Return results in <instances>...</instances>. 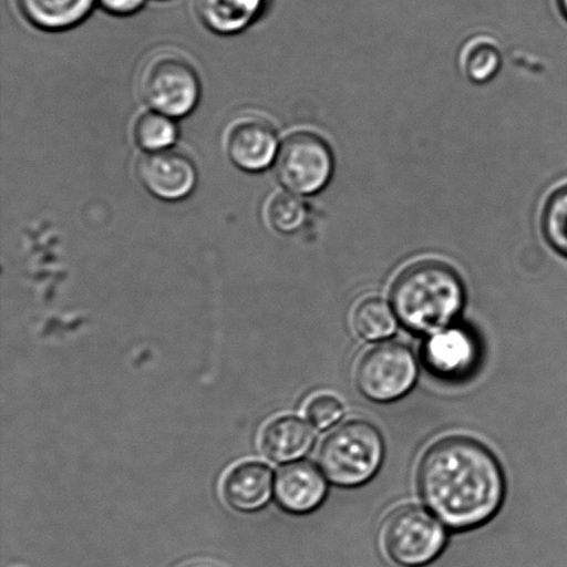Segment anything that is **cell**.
<instances>
[{"instance_id":"8992f818","label":"cell","mask_w":567,"mask_h":567,"mask_svg":"<svg viewBox=\"0 0 567 567\" xmlns=\"http://www.w3.org/2000/svg\"><path fill=\"white\" fill-rule=\"evenodd\" d=\"M385 549L394 563L422 566L435 559L446 543V532L430 513L408 507L389 516L383 529Z\"/></svg>"},{"instance_id":"5bb4252c","label":"cell","mask_w":567,"mask_h":567,"mask_svg":"<svg viewBox=\"0 0 567 567\" xmlns=\"http://www.w3.org/2000/svg\"><path fill=\"white\" fill-rule=\"evenodd\" d=\"M97 0H16L24 19L39 30L58 32L80 25Z\"/></svg>"},{"instance_id":"ac0fdd59","label":"cell","mask_w":567,"mask_h":567,"mask_svg":"<svg viewBox=\"0 0 567 567\" xmlns=\"http://www.w3.org/2000/svg\"><path fill=\"white\" fill-rule=\"evenodd\" d=\"M302 196L292 192H279L269 198L265 207V219L271 230L288 236L298 233L308 220V205Z\"/></svg>"},{"instance_id":"4fadbf2b","label":"cell","mask_w":567,"mask_h":567,"mask_svg":"<svg viewBox=\"0 0 567 567\" xmlns=\"http://www.w3.org/2000/svg\"><path fill=\"white\" fill-rule=\"evenodd\" d=\"M315 443V432L308 422L293 415L271 420L260 433V450L274 463L302 458Z\"/></svg>"},{"instance_id":"277c9868","label":"cell","mask_w":567,"mask_h":567,"mask_svg":"<svg viewBox=\"0 0 567 567\" xmlns=\"http://www.w3.org/2000/svg\"><path fill=\"white\" fill-rule=\"evenodd\" d=\"M141 92L150 109L183 118L202 99V80L194 65L177 53H159L147 61L141 76Z\"/></svg>"},{"instance_id":"44dd1931","label":"cell","mask_w":567,"mask_h":567,"mask_svg":"<svg viewBox=\"0 0 567 567\" xmlns=\"http://www.w3.org/2000/svg\"><path fill=\"white\" fill-rule=\"evenodd\" d=\"M306 415H308L310 424L316 426L317 430H328L342 419L343 405L341 400L332 396V394H317L306 405Z\"/></svg>"},{"instance_id":"d6986e66","label":"cell","mask_w":567,"mask_h":567,"mask_svg":"<svg viewBox=\"0 0 567 567\" xmlns=\"http://www.w3.org/2000/svg\"><path fill=\"white\" fill-rule=\"evenodd\" d=\"M502 53L496 44L486 39H475L465 48L463 54V66L465 75L475 83L492 81L502 69Z\"/></svg>"},{"instance_id":"30bf717a","label":"cell","mask_w":567,"mask_h":567,"mask_svg":"<svg viewBox=\"0 0 567 567\" xmlns=\"http://www.w3.org/2000/svg\"><path fill=\"white\" fill-rule=\"evenodd\" d=\"M424 361L436 377L461 380L475 371L480 361V344L474 333L464 328L447 327L427 339Z\"/></svg>"},{"instance_id":"2e32d148","label":"cell","mask_w":567,"mask_h":567,"mask_svg":"<svg viewBox=\"0 0 567 567\" xmlns=\"http://www.w3.org/2000/svg\"><path fill=\"white\" fill-rule=\"evenodd\" d=\"M355 332L367 341H381L396 332V313L385 300L369 298L361 300L353 311Z\"/></svg>"},{"instance_id":"3957f363","label":"cell","mask_w":567,"mask_h":567,"mask_svg":"<svg viewBox=\"0 0 567 567\" xmlns=\"http://www.w3.org/2000/svg\"><path fill=\"white\" fill-rule=\"evenodd\" d=\"M319 460L321 470L336 485H363L377 474L382 464L381 433L370 422L349 421L326 437Z\"/></svg>"},{"instance_id":"6da1fadb","label":"cell","mask_w":567,"mask_h":567,"mask_svg":"<svg viewBox=\"0 0 567 567\" xmlns=\"http://www.w3.org/2000/svg\"><path fill=\"white\" fill-rule=\"evenodd\" d=\"M419 486L427 508L457 530L492 519L505 494L498 461L491 450L468 437H447L427 450Z\"/></svg>"},{"instance_id":"7402d4cb","label":"cell","mask_w":567,"mask_h":567,"mask_svg":"<svg viewBox=\"0 0 567 567\" xmlns=\"http://www.w3.org/2000/svg\"><path fill=\"white\" fill-rule=\"evenodd\" d=\"M147 0H97L100 8L114 16H132L144 8Z\"/></svg>"},{"instance_id":"9c48e42d","label":"cell","mask_w":567,"mask_h":567,"mask_svg":"<svg viewBox=\"0 0 567 567\" xmlns=\"http://www.w3.org/2000/svg\"><path fill=\"white\" fill-rule=\"evenodd\" d=\"M138 181L153 197L166 203L183 202L198 183V171L187 154L169 148L146 153L137 163Z\"/></svg>"},{"instance_id":"7c38bea8","label":"cell","mask_w":567,"mask_h":567,"mask_svg":"<svg viewBox=\"0 0 567 567\" xmlns=\"http://www.w3.org/2000/svg\"><path fill=\"white\" fill-rule=\"evenodd\" d=\"M274 492V472L259 461H246L227 472L221 494L238 513H255L269 503Z\"/></svg>"},{"instance_id":"ffe728a7","label":"cell","mask_w":567,"mask_h":567,"mask_svg":"<svg viewBox=\"0 0 567 567\" xmlns=\"http://www.w3.org/2000/svg\"><path fill=\"white\" fill-rule=\"evenodd\" d=\"M543 233L555 251L567 258V185L548 198L543 210Z\"/></svg>"},{"instance_id":"52a82bcc","label":"cell","mask_w":567,"mask_h":567,"mask_svg":"<svg viewBox=\"0 0 567 567\" xmlns=\"http://www.w3.org/2000/svg\"><path fill=\"white\" fill-rule=\"evenodd\" d=\"M419 375L413 353L400 343L378 344L360 360L355 382L374 402H393L411 391Z\"/></svg>"},{"instance_id":"5b68a950","label":"cell","mask_w":567,"mask_h":567,"mask_svg":"<svg viewBox=\"0 0 567 567\" xmlns=\"http://www.w3.org/2000/svg\"><path fill=\"white\" fill-rule=\"evenodd\" d=\"M333 154L313 132H295L281 143L276 172L286 190L313 196L324 190L333 175Z\"/></svg>"},{"instance_id":"e0dca14e","label":"cell","mask_w":567,"mask_h":567,"mask_svg":"<svg viewBox=\"0 0 567 567\" xmlns=\"http://www.w3.org/2000/svg\"><path fill=\"white\" fill-rule=\"evenodd\" d=\"M133 137L146 153L164 152L175 146L179 138V126L172 116L152 110L138 116L133 126Z\"/></svg>"},{"instance_id":"8fae6325","label":"cell","mask_w":567,"mask_h":567,"mask_svg":"<svg viewBox=\"0 0 567 567\" xmlns=\"http://www.w3.org/2000/svg\"><path fill=\"white\" fill-rule=\"evenodd\" d=\"M276 498L282 509L291 514H309L319 508L327 496V482L313 464L293 463L279 472Z\"/></svg>"},{"instance_id":"ba28073f","label":"cell","mask_w":567,"mask_h":567,"mask_svg":"<svg viewBox=\"0 0 567 567\" xmlns=\"http://www.w3.org/2000/svg\"><path fill=\"white\" fill-rule=\"evenodd\" d=\"M280 146L275 125L259 115H244L233 121L225 135L227 157L238 169L249 174L270 168Z\"/></svg>"},{"instance_id":"603a6c76","label":"cell","mask_w":567,"mask_h":567,"mask_svg":"<svg viewBox=\"0 0 567 567\" xmlns=\"http://www.w3.org/2000/svg\"><path fill=\"white\" fill-rule=\"evenodd\" d=\"M558 6L560 11H563V14L565 16V19L567 20V0H558Z\"/></svg>"},{"instance_id":"9a60e30c","label":"cell","mask_w":567,"mask_h":567,"mask_svg":"<svg viewBox=\"0 0 567 567\" xmlns=\"http://www.w3.org/2000/svg\"><path fill=\"white\" fill-rule=\"evenodd\" d=\"M266 0H196L198 19L219 35H236L262 16Z\"/></svg>"},{"instance_id":"7a4b0ae2","label":"cell","mask_w":567,"mask_h":567,"mask_svg":"<svg viewBox=\"0 0 567 567\" xmlns=\"http://www.w3.org/2000/svg\"><path fill=\"white\" fill-rule=\"evenodd\" d=\"M465 302L457 271L439 260L409 266L392 286L394 313L409 330L435 333L457 319Z\"/></svg>"}]
</instances>
